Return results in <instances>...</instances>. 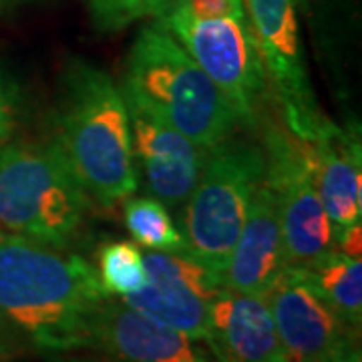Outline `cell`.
Wrapping results in <instances>:
<instances>
[{
  "label": "cell",
  "instance_id": "cell-12",
  "mask_svg": "<svg viewBox=\"0 0 362 362\" xmlns=\"http://www.w3.org/2000/svg\"><path fill=\"white\" fill-rule=\"evenodd\" d=\"M129 117L135 165L143 169L149 192L165 206L187 202L204 168V149L163 121L133 107Z\"/></svg>",
  "mask_w": 362,
  "mask_h": 362
},
{
  "label": "cell",
  "instance_id": "cell-4",
  "mask_svg": "<svg viewBox=\"0 0 362 362\" xmlns=\"http://www.w3.org/2000/svg\"><path fill=\"white\" fill-rule=\"evenodd\" d=\"M89 211V194L57 141L0 149V228L65 250Z\"/></svg>",
  "mask_w": 362,
  "mask_h": 362
},
{
  "label": "cell",
  "instance_id": "cell-7",
  "mask_svg": "<svg viewBox=\"0 0 362 362\" xmlns=\"http://www.w3.org/2000/svg\"><path fill=\"white\" fill-rule=\"evenodd\" d=\"M264 183L272 192L288 264L306 268L334 250L332 223L318 194L306 145L292 133H266Z\"/></svg>",
  "mask_w": 362,
  "mask_h": 362
},
{
  "label": "cell",
  "instance_id": "cell-13",
  "mask_svg": "<svg viewBox=\"0 0 362 362\" xmlns=\"http://www.w3.org/2000/svg\"><path fill=\"white\" fill-rule=\"evenodd\" d=\"M282 228L268 185L262 181L220 280L226 290L266 296L288 268Z\"/></svg>",
  "mask_w": 362,
  "mask_h": 362
},
{
  "label": "cell",
  "instance_id": "cell-27",
  "mask_svg": "<svg viewBox=\"0 0 362 362\" xmlns=\"http://www.w3.org/2000/svg\"><path fill=\"white\" fill-rule=\"evenodd\" d=\"M286 362H288V361H286Z\"/></svg>",
  "mask_w": 362,
  "mask_h": 362
},
{
  "label": "cell",
  "instance_id": "cell-26",
  "mask_svg": "<svg viewBox=\"0 0 362 362\" xmlns=\"http://www.w3.org/2000/svg\"><path fill=\"white\" fill-rule=\"evenodd\" d=\"M344 362H362L361 361V352H354V354H352V356H349V358H346Z\"/></svg>",
  "mask_w": 362,
  "mask_h": 362
},
{
  "label": "cell",
  "instance_id": "cell-23",
  "mask_svg": "<svg viewBox=\"0 0 362 362\" xmlns=\"http://www.w3.org/2000/svg\"><path fill=\"white\" fill-rule=\"evenodd\" d=\"M0 362H16V349L11 340V330L0 324Z\"/></svg>",
  "mask_w": 362,
  "mask_h": 362
},
{
  "label": "cell",
  "instance_id": "cell-8",
  "mask_svg": "<svg viewBox=\"0 0 362 362\" xmlns=\"http://www.w3.org/2000/svg\"><path fill=\"white\" fill-rule=\"evenodd\" d=\"M159 25L180 42L232 103L242 125H254L268 85L246 18L194 21L183 13L159 16Z\"/></svg>",
  "mask_w": 362,
  "mask_h": 362
},
{
  "label": "cell",
  "instance_id": "cell-19",
  "mask_svg": "<svg viewBox=\"0 0 362 362\" xmlns=\"http://www.w3.org/2000/svg\"><path fill=\"white\" fill-rule=\"evenodd\" d=\"M159 0H89L90 16L99 30H121L143 16L156 14Z\"/></svg>",
  "mask_w": 362,
  "mask_h": 362
},
{
  "label": "cell",
  "instance_id": "cell-21",
  "mask_svg": "<svg viewBox=\"0 0 362 362\" xmlns=\"http://www.w3.org/2000/svg\"><path fill=\"white\" fill-rule=\"evenodd\" d=\"M14 123H16V89L0 73V149L11 141Z\"/></svg>",
  "mask_w": 362,
  "mask_h": 362
},
{
  "label": "cell",
  "instance_id": "cell-1",
  "mask_svg": "<svg viewBox=\"0 0 362 362\" xmlns=\"http://www.w3.org/2000/svg\"><path fill=\"white\" fill-rule=\"evenodd\" d=\"M105 298L95 266L65 250L0 232V324L40 352L87 349Z\"/></svg>",
  "mask_w": 362,
  "mask_h": 362
},
{
  "label": "cell",
  "instance_id": "cell-11",
  "mask_svg": "<svg viewBox=\"0 0 362 362\" xmlns=\"http://www.w3.org/2000/svg\"><path fill=\"white\" fill-rule=\"evenodd\" d=\"M87 349L103 352L113 362H216L194 338L133 310L119 298H105L97 308Z\"/></svg>",
  "mask_w": 362,
  "mask_h": 362
},
{
  "label": "cell",
  "instance_id": "cell-18",
  "mask_svg": "<svg viewBox=\"0 0 362 362\" xmlns=\"http://www.w3.org/2000/svg\"><path fill=\"white\" fill-rule=\"evenodd\" d=\"M97 276L109 298H125L141 290L147 282L143 252L135 242H107L97 252Z\"/></svg>",
  "mask_w": 362,
  "mask_h": 362
},
{
  "label": "cell",
  "instance_id": "cell-20",
  "mask_svg": "<svg viewBox=\"0 0 362 362\" xmlns=\"http://www.w3.org/2000/svg\"><path fill=\"white\" fill-rule=\"evenodd\" d=\"M177 11L194 21H214V18H246L242 0H175L168 11L159 16Z\"/></svg>",
  "mask_w": 362,
  "mask_h": 362
},
{
  "label": "cell",
  "instance_id": "cell-9",
  "mask_svg": "<svg viewBox=\"0 0 362 362\" xmlns=\"http://www.w3.org/2000/svg\"><path fill=\"white\" fill-rule=\"evenodd\" d=\"M264 298L288 362H344L361 352V328L320 296L302 268L288 266Z\"/></svg>",
  "mask_w": 362,
  "mask_h": 362
},
{
  "label": "cell",
  "instance_id": "cell-17",
  "mask_svg": "<svg viewBox=\"0 0 362 362\" xmlns=\"http://www.w3.org/2000/svg\"><path fill=\"white\" fill-rule=\"evenodd\" d=\"M125 226L139 246L156 252H187L185 235L177 230L168 206L156 197H131L123 207Z\"/></svg>",
  "mask_w": 362,
  "mask_h": 362
},
{
  "label": "cell",
  "instance_id": "cell-25",
  "mask_svg": "<svg viewBox=\"0 0 362 362\" xmlns=\"http://www.w3.org/2000/svg\"><path fill=\"white\" fill-rule=\"evenodd\" d=\"M14 2H16V0H0V13H2V11H6L8 6H13Z\"/></svg>",
  "mask_w": 362,
  "mask_h": 362
},
{
  "label": "cell",
  "instance_id": "cell-16",
  "mask_svg": "<svg viewBox=\"0 0 362 362\" xmlns=\"http://www.w3.org/2000/svg\"><path fill=\"white\" fill-rule=\"evenodd\" d=\"M320 296L354 328L362 322V262L330 250L302 268Z\"/></svg>",
  "mask_w": 362,
  "mask_h": 362
},
{
  "label": "cell",
  "instance_id": "cell-3",
  "mask_svg": "<svg viewBox=\"0 0 362 362\" xmlns=\"http://www.w3.org/2000/svg\"><path fill=\"white\" fill-rule=\"evenodd\" d=\"M123 97L202 149L216 147L242 125L223 93L161 25L141 28L133 42Z\"/></svg>",
  "mask_w": 362,
  "mask_h": 362
},
{
  "label": "cell",
  "instance_id": "cell-24",
  "mask_svg": "<svg viewBox=\"0 0 362 362\" xmlns=\"http://www.w3.org/2000/svg\"><path fill=\"white\" fill-rule=\"evenodd\" d=\"M173 2H175V0H159V6H157L156 16H157V14L163 13V11H168V8L171 6V4H173Z\"/></svg>",
  "mask_w": 362,
  "mask_h": 362
},
{
  "label": "cell",
  "instance_id": "cell-5",
  "mask_svg": "<svg viewBox=\"0 0 362 362\" xmlns=\"http://www.w3.org/2000/svg\"><path fill=\"white\" fill-rule=\"evenodd\" d=\"M266 173L258 143L223 139L209 149L185 207L187 254L221 276Z\"/></svg>",
  "mask_w": 362,
  "mask_h": 362
},
{
  "label": "cell",
  "instance_id": "cell-14",
  "mask_svg": "<svg viewBox=\"0 0 362 362\" xmlns=\"http://www.w3.org/2000/svg\"><path fill=\"white\" fill-rule=\"evenodd\" d=\"M207 328L216 362H286L264 296L221 288L209 304Z\"/></svg>",
  "mask_w": 362,
  "mask_h": 362
},
{
  "label": "cell",
  "instance_id": "cell-6",
  "mask_svg": "<svg viewBox=\"0 0 362 362\" xmlns=\"http://www.w3.org/2000/svg\"><path fill=\"white\" fill-rule=\"evenodd\" d=\"M266 78L282 109L286 131L302 143L320 139L334 123L324 115L302 59L296 0H242Z\"/></svg>",
  "mask_w": 362,
  "mask_h": 362
},
{
  "label": "cell",
  "instance_id": "cell-10",
  "mask_svg": "<svg viewBox=\"0 0 362 362\" xmlns=\"http://www.w3.org/2000/svg\"><path fill=\"white\" fill-rule=\"evenodd\" d=\"M143 264L145 286L119 300L195 342H207L209 304L223 288L220 276L187 252L147 250Z\"/></svg>",
  "mask_w": 362,
  "mask_h": 362
},
{
  "label": "cell",
  "instance_id": "cell-15",
  "mask_svg": "<svg viewBox=\"0 0 362 362\" xmlns=\"http://www.w3.org/2000/svg\"><path fill=\"white\" fill-rule=\"evenodd\" d=\"M308 149L314 181L332 230L350 228L362 221V168L358 133L342 131L337 125Z\"/></svg>",
  "mask_w": 362,
  "mask_h": 362
},
{
  "label": "cell",
  "instance_id": "cell-2",
  "mask_svg": "<svg viewBox=\"0 0 362 362\" xmlns=\"http://www.w3.org/2000/svg\"><path fill=\"white\" fill-rule=\"evenodd\" d=\"M57 121L54 141L89 197L113 206L137 189L129 107L103 69L81 59L66 66Z\"/></svg>",
  "mask_w": 362,
  "mask_h": 362
},
{
  "label": "cell",
  "instance_id": "cell-22",
  "mask_svg": "<svg viewBox=\"0 0 362 362\" xmlns=\"http://www.w3.org/2000/svg\"><path fill=\"white\" fill-rule=\"evenodd\" d=\"M334 233V250L350 258H361L362 252V226H350L342 230H332Z\"/></svg>",
  "mask_w": 362,
  "mask_h": 362
}]
</instances>
